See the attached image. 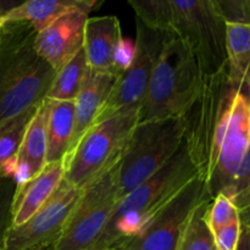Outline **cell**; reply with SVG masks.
Instances as JSON below:
<instances>
[{"mask_svg":"<svg viewBox=\"0 0 250 250\" xmlns=\"http://www.w3.org/2000/svg\"><path fill=\"white\" fill-rule=\"evenodd\" d=\"M183 143L211 200L224 194L239 214L250 208V75L229 77L226 67L203 75L182 116Z\"/></svg>","mask_w":250,"mask_h":250,"instance_id":"6da1fadb","label":"cell"},{"mask_svg":"<svg viewBox=\"0 0 250 250\" xmlns=\"http://www.w3.org/2000/svg\"><path fill=\"white\" fill-rule=\"evenodd\" d=\"M36 37L27 22L0 28V128L46 99L55 71L34 49Z\"/></svg>","mask_w":250,"mask_h":250,"instance_id":"7a4b0ae2","label":"cell"},{"mask_svg":"<svg viewBox=\"0 0 250 250\" xmlns=\"http://www.w3.org/2000/svg\"><path fill=\"white\" fill-rule=\"evenodd\" d=\"M195 178L198 171L183 143L160 171L120 200L97 250L120 246L137 236Z\"/></svg>","mask_w":250,"mask_h":250,"instance_id":"3957f363","label":"cell"},{"mask_svg":"<svg viewBox=\"0 0 250 250\" xmlns=\"http://www.w3.org/2000/svg\"><path fill=\"white\" fill-rule=\"evenodd\" d=\"M202 81L194 55L182 41L167 34L139 109V122L182 117L197 98Z\"/></svg>","mask_w":250,"mask_h":250,"instance_id":"277c9868","label":"cell"},{"mask_svg":"<svg viewBox=\"0 0 250 250\" xmlns=\"http://www.w3.org/2000/svg\"><path fill=\"white\" fill-rule=\"evenodd\" d=\"M139 109L132 107L120 111L88 129L63 159V181L82 189L97 176L119 163L139 122Z\"/></svg>","mask_w":250,"mask_h":250,"instance_id":"5b68a950","label":"cell"},{"mask_svg":"<svg viewBox=\"0 0 250 250\" xmlns=\"http://www.w3.org/2000/svg\"><path fill=\"white\" fill-rule=\"evenodd\" d=\"M168 34L186 44L203 75L226 67V21L216 0H168Z\"/></svg>","mask_w":250,"mask_h":250,"instance_id":"8992f818","label":"cell"},{"mask_svg":"<svg viewBox=\"0 0 250 250\" xmlns=\"http://www.w3.org/2000/svg\"><path fill=\"white\" fill-rule=\"evenodd\" d=\"M182 117L138 122L119 161L121 199L160 171L183 144Z\"/></svg>","mask_w":250,"mask_h":250,"instance_id":"52a82bcc","label":"cell"},{"mask_svg":"<svg viewBox=\"0 0 250 250\" xmlns=\"http://www.w3.org/2000/svg\"><path fill=\"white\" fill-rule=\"evenodd\" d=\"M120 200L116 163L82 188L53 250H97Z\"/></svg>","mask_w":250,"mask_h":250,"instance_id":"ba28073f","label":"cell"},{"mask_svg":"<svg viewBox=\"0 0 250 250\" xmlns=\"http://www.w3.org/2000/svg\"><path fill=\"white\" fill-rule=\"evenodd\" d=\"M137 36L128 63L117 75L114 87L105 100L94 125L132 107H141L151 73L167 34L146 27L136 19Z\"/></svg>","mask_w":250,"mask_h":250,"instance_id":"9c48e42d","label":"cell"},{"mask_svg":"<svg viewBox=\"0 0 250 250\" xmlns=\"http://www.w3.org/2000/svg\"><path fill=\"white\" fill-rule=\"evenodd\" d=\"M82 189L63 181L53 197L26 224L10 226L2 250H48L62 232Z\"/></svg>","mask_w":250,"mask_h":250,"instance_id":"30bf717a","label":"cell"},{"mask_svg":"<svg viewBox=\"0 0 250 250\" xmlns=\"http://www.w3.org/2000/svg\"><path fill=\"white\" fill-rule=\"evenodd\" d=\"M211 200L204 183L195 178L137 236L121 243V250H176L178 238L192 215L203 202Z\"/></svg>","mask_w":250,"mask_h":250,"instance_id":"8fae6325","label":"cell"},{"mask_svg":"<svg viewBox=\"0 0 250 250\" xmlns=\"http://www.w3.org/2000/svg\"><path fill=\"white\" fill-rule=\"evenodd\" d=\"M124 38L116 16L89 17L84 28V50L88 66L92 71L117 77L126 67Z\"/></svg>","mask_w":250,"mask_h":250,"instance_id":"7c38bea8","label":"cell"},{"mask_svg":"<svg viewBox=\"0 0 250 250\" xmlns=\"http://www.w3.org/2000/svg\"><path fill=\"white\" fill-rule=\"evenodd\" d=\"M88 19L87 12L71 11L37 33L34 49L55 72L83 49Z\"/></svg>","mask_w":250,"mask_h":250,"instance_id":"4fadbf2b","label":"cell"},{"mask_svg":"<svg viewBox=\"0 0 250 250\" xmlns=\"http://www.w3.org/2000/svg\"><path fill=\"white\" fill-rule=\"evenodd\" d=\"M63 160L46 164L34 177L16 185L11 204V226L26 224L44 207L63 182Z\"/></svg>","mask_w":250,"mask_h":250,"instance_id":"5bb4252c","label":"cell"},{"mask_svg":"<svg viewBox=\"0 0 250 250\" xmlns=\"http://www.w3.org/2000/svg\"><path fill=\"white\" fill-rule=\"evenodd\" d=\"M46 99L37 107L27 125L15 161L12 178L16 185L38 175L46 166Z\"/></svg>","mask_w":250,"mask_h":250,"instance_id":"9a60e30c","label":"cell"},{"mask_svg":"<svg viewBox=\"0 0 250 250\" xmlns=\"http://www.w3.org/2000/svg\"><path fill=\"white\" fill-rule=\"evenodd\" d=\"M99 5H102V1L97 0H28L4 12L1 20L2 23L27 22L39 33L68 12L90 14Z\"/></svg>","mask_w":250,"mask_h":250,"instance_id":"2e32d148","label":"cell"},{"mask_svg":"<svg viewBox=\"0 0 250 250\" xmlns=\"http://www.w3.org/2000/svg\"><path fill=\"white\" fill-rule=\"evenodd\" d=\"M115 80L116 77L114 76L89 71L87 80L75 100V131L68 153L75 148L83 134L94 126L100 110L114 87Z\"/></svg>","mask_w":250,"mask_h":250,"instance_id":"e0dca14e","label":"cell"},{"mask_svg":"<svg viewBox=\"0 0 250 250\" xmlns=\"http://www.w3.org/2000/svg\"><path fill=\"white\" fill-rule=\"evenodd\" d=\"M46 164L65 159L75 131V102L48 100Z\"/></svg>","mask_w":250,"mask_h":250,"instance_id":"ac0fdd59","label":"cell"},{"mask_svg":"<svg viewBox=\"0 0 250 250\" xmlns=\"http://www.w3.org/2000/svg\"><path fill=\"white\" fill-rule=\"evenodd\" d=\"M89 71L84 50L82 49L72 60L56 71L46 94V99L75 102L87 80Z\"/></svg>","mask_w":250,"mask_h":250,"instance_id":"d6986e66","label":"cell"},{"mask_svg":"<svg viewBox=\"0 0 250 250\" xmlns=\"http://www.w3.org/2000/svg\"><path fill=\"white\" fill-rule=\"evenodd\" d=\"M227 72L233 80L250 75V23L226 22Z\"/></svg>","mask_w":250,"mask_h":250,"instance_id":"ffe728a7","label":"cell"},{"mask_svg":"<svg viewBox=\"0 0 250 250\" xmlns=\"http://www.w3.org/2000/svg\"><path fill=\"white\" fill-rule=\"evenodd\" d=\"M37 107L15 117L0 128V178L12 177L17 154L27 125L31 121Z\"/></svg>","mask_w":250,"mask_h":250,"instance_id":"44dd1931","label":"cell"},{"mask_svg":"<svg viewBox=\"0 0 250 250\" xmlns=\"http://www.w3.org/2000/svg\"><path fill=\"white\" fill-rule=\"evenodd\" d=\"M211 200L203 202L193 210L178 238L176 250H217L205 214Z\"/></svg>","mask_w":250,"mask_h":250,"instance_id":"7402d4cb","label":"cell"},{"mask_svg":"<svg viewBox=\"0 0 250 250\" xmlns=\"http://www.w3.org/2000/svg\"><path fill=\"white\" fill-rule=\"evenodd\" d=\"M205 219H207V224L212 233L236 220H241L236 205L229 197L224 194L216 195L210 202L207 214H205Z\"/></svg>","mask_w":250,"mask_h":250,"instance_id":"603a6c76","label":"cell"},{"mask_svg":"<svg viewBox=\"0 0 250 250\" xmlns=\"http://www.w3.org/2000/svg\"><path fill=\"white\" fill-rule=\"evenodd\" d=\"M16 182L12 177L0 178V250L4 248L5 237L11 226V204Z\"/></svg>","mask_w":250,"mask_h":250,"instance_id":"cb8c5ba5","label":"cell"},{"mask_svg":"<svg viewBox=\"0 0 250 250\" xmlns=\"http://www.w3.org/2000/svg\"><path fill=\"white\" fill-rule=\"evenodd\" d=\"M217 250H236L241 237V220L231 222L212 233Z\"/></svg>","mask_w":250,"mask_h":250,"instance_id":"d4e9b609","label":"cell"},{"mask_svg":"<svg viewBox=\"0 0 250 250\" xmlns=\"http://www.w3.org/2000/svg\"><path fill=\"white\" fill-rule=\"evenodd\" d=\"M236 250H250V227L241 222V237Z\"/></svg>","mask_w":250,"mask_h":250,"instance_id":"484cf974","label":"cell"},{"mask_svg":"<svg viewBox=\"0 0 250 250\" xmlns=\"http://www.w3.org/2000/svg\"><path fill=\"white\" fill-rule=\"evenodd\" d=\"M239 219H241L242 224L247 225V226L250 227V208L248 210H246V211L239 214Z\"/></svg>","mask_w":250,"mask_h":250,"instance_id":"4316f807","label":"cell"},{"mask_svg":"<svg viewBox=\"0 0 250 250\" xmlns=\"http://www.w3.org/2000/svg\"><path fill=\"white\" fill-rule=\"evenodd\" d=\"M103 250H121V248H120V247H109V248H105V249H103Z\"/></svg>","mask_w":250,"mask_h":250,"instance_id":"83f0119b","label":"cell"},{"mask_svg":"<svg viewBox=\"0 0 250 250\" xmlns=\"http://www.w3.org/2000/svg\"><path fill=\"white\" fill-rule=\"evenodd\" d=\"M2 24H4V23H2V20H1V15H0V28H1V27H2Z\"/></svg>","mask_w":250,"mask_h":250,"instance_id":"f1b7e54d","label":"cell"},{"mask_svg":"<svg viewBox=\"0 0 250 250\" xmlns=\"http://www.w3.org/2000/svg\"><path fill=\"white\" fill-rule=\"evenodd\" d=\"M48 250H53V248H51V249H48Z\"/></svg>","mask_w":250,"mask_h":250,"instance_id":"f546056e","label":"cell"}]
</instances>
